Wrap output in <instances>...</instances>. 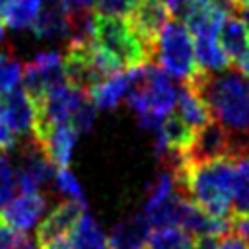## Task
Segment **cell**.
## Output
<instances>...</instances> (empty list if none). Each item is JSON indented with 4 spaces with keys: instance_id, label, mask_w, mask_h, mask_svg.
Segmentation results:
<instances>
[{
    "instance_id": "6da1fadb",
    "label": "cell",
    "mask_w": 249,
    "mask_h": 249,
    "mask_svg": "<svg viewBox=\"0 0 249 249\" xmlns=\"http://www.w3.org/2000/svg\"><path fill=\"white\" fill-rule=\"evenodd\" d=\"M187 84L198 91L210 119L231 134L235 158H245L249 152V78L233 68L216 74L198 70Z\"/></svg>"
},
{
    "instance_id": "7a4b0ae2",
    "label": "cell",
    "mask_w": 249,
    "mask_h": 249,
    "mask_svg": "<svg viewBox=\"0 0 249 249\" xmlns=\"http://www.w3.org/2000/svg\"><path fill=\"white\" fill-rule=\"evenodd\" d=\"M233 160L235 158H220L212 161L187 163L177 189L206 214L214 218H230Z\"/></svg>"
},
{
    "instance_id": "3957f363",
    "label": "cell",
    "mask_w": 249,
    "mask_h": 249,
    "mask_svg": "<svg viewBox=\"0 0 249 249\" xmlns=\"http://www.w3.org/2000/svg\"><path fill=\"white\" fill-rule=\"evenodd\" d=\"M91 41L97 47H101L107 54H111L123 66V70L152 62L148 49L136 37L126 18L101 16L95 12L93 27H91Z\"/></svg>"
},
{
    "instance_id": "277c9868",
    "label": "cell",
    "mask_w": 249,
    "mask_h": 249,
    "mask_svg": "<svg viewBox=\"0 0 249 249\" xmlns=\"http://www.w3.org/2000/svg\"><path fill=\"white\" fill-rule=\"evenodd\" d=\"M152 62H156L169 78L181 82H189L198 72L195 58V39L181 19L171 18L165 23L156 41Z\"/></svg>"
},
{
    "instance_id": "5b68a950",
    "label": "cell",
    "mask_w": 249,
    "mask_h": 249,
    "mask_svg": "<svg viewBox=\"0 0 249 249\" xmlns=\"http://www.w3.org/2000/svg\"><path fill=\"white\" fill-rule=\"evenodd\" d=\"M23 89L37 101L47 91L68 84L58 51H41L29 62L23 64Z\"/></svg>"
},
{
    "instance_id": "8992f818",
    "label": "cell",
    "mask_w": 249,
    "mask_h": 249,
    "mask_svg": "<svg viewBox=\"0 0 249 249\" xmlns=\"http://www.w3.org/2000/svg\"><path fill=\"white\" fill-rule=\"evenodd\" d=\"M185 158L189 163L212 161L220 158H235L233 138L220 123L210 119L195 132L193 142L185 152Z\"/></svg>"
},
{
    "instance_id": "52a82bcc",
    "label": "cell",
    "mask_w": 249,
    "mask_h": 249,
    "mask_svg": "<svg viewBox=\"0 0 249 249\" xmlns=\"http://www.w3.org/2000/svg\"><path fill=\"white\" fill-rule=\"evenodd\" d=\"M88 93L72 88L70 84L58 86L51 91H47L41 99L35 101L37 105V124H60V123H70L76 109L84 101Z\"/></svg>"
},
{
    "instance_id": "ba28073f",
    "label": "cell",
    "mask_w": 249,
    "mask_h": 249,
    "mask_svg": "<svg viewBox=\"0 0 249 249\" xmlns=\"http://www.w3.org/2000/svg\"><path fill=\"white\" fill-rule=\"evenodd\" d=\"M33 138L39 142L45 156L56 169L68 167L78 142V130L70 123L37 124L33 128Z\"/></svg>"
},
{
    "instance_id": "9c48e42d",
    "label": "cell",
    "mask_w": 249,
    "mask_h": 249,
    "mask_svg": "<svg viewBox=\"0 0 249 249\" xmlns=\"http://www.w3.org/2000/svg\"><path fill=\"white\" fill-rule=\"evenodd\" d=\"M136 37L144 43V47L150 53V58H154V47L156 41L165 27V23L171 19V12L163 0H140L132 14L126 18Z\"/></svg>"
},
{
    "instance_id": "30bf717a",
    "label": "cell",
    "mask_w": 249,
    "mask_h": 249,
    "mask_svg": "<svg viewBox=\"0 0 249 249\" xmlns=\"http://www.w3.org/2000/svg\"><path fill=\"white\" fill-rule=\"evenodd\" d=\"M47 210V196L41 191L16 193L2 208L0 222L16 231H29L35 228Z\"/></svg>"
},
{
    "instance_id": "8fae6325",
    "label": "cell",
    "mask_w": 249,
    "mask_h": 249,
    "mask_svg": "<svg viewBox=\"0 0 249 249\" xmlns=\"http://www.w3.org/2000/svg\"><path fill=\"white\" fill-rule=\"evenodd\" d=\"M37 119L35 99L23 89L16 88L14 91L0 97V121L16 134V136H33Z\"/></svg>"
},
{
    "instance_id": "7c38bea8",
    "label": "cell",
    "mask_w": 249,
    "mask_h": 249,
    "mask_svg": "<svg viewBox=\"0 0 249 249\" xmlns=\"http://www.w3.org/2000/svg\"><path fill=\"white\" fill-rule=\"evenodd\" d=\"M84 214H86V204L82 202H74V200L58 202L37 226L35 237L39 247H45L60 237H68Z\"/></svg>"
},
{
    "instance_id": "4fadbf2b",
    "label": "cell",
    "mask_w": 249,
    "mask_h": 249,
    "mask_svg": "<svg viewBox=\"0 0 249 249\" xmlns=\"http://www.w3.org/2000/svg\"><path fill=\"white\" fill-rule=\"evenodd\" d=\"M183 23L195 37H216L218 27L226 14L218 10L210 0H191L183 12Z\"/></svg>"
},
{
    "instance_id": "5bb4252c",
    "label": "cell",
    "mask_w": 249,
    "mask_h": 249,
    "mask_svg": "<svg viewBox=\"0 0 249 249\" xmlns=\"http://www.w3.org/2000/svg\"><path fill=\"white\" fill-rule=\"evenodd\" d=\"M31 31L37 39L45 41H70L72 37V21L70 16L54 2V4H43L39 16L35 18Z\"/></svg>"
},
{
    "instance_id": "9a60e30c",
    "label": "cell",
    "mask_w": 249,
    "mask_h": 249,
    "mask_svg": "<svg viewBox=\"0 0 249 249\" xmlns=\"http://www.w3.org/2000/svg\"><path fill=\"white\" fill-rule=\"evenodd\" d=\"M132 78H134L132 68L111 74V76L103 78L101 82H97L93 88H89L88 97L91 99L95 109H113L126 97V93L132 86Z\"/></svg>"
},
{
    "instance_id": "2e32d148",
    "label": "cell",
    "mask_w": 249,
    "mask_h": 249,
    "mask_svg": "<svg viewBox=\"0 0 249 249\" xmlns=\"http://www.w3.org/2000/svg\"><path fill=\"white\" fill-rule=\"evenodd\" d=\"M152 235V228L144 214H134L119 222L109 235V249H144Z\"/></svg>"
},
{
    "instance_id": "e0dca14e",
    "label": "cell",
    "mask_w": 249,
    "mask_h": 249,
    "mask_svg": "<svg viewBox=\"0 0 249 249\" xmlns=\"http://www.w3.org/2000/svg\"><path fill=\"white\" fill-rule=\"evenodd\" d=\"M175 115L191 128V130H198L202 124H206L210 121V113L204 105V101L200 99L198 91L183 82L177 88V99H175Z\"/></svg>"
},
{
    "instance_id": "ac0fdd59",
    "label": "cell",
    "mask_w": 249,
    "mask_h": 249,
    "mask_svg": "<svg viewBox=\"0 0 249 249\" xmlns=\"http://www.w3.org/2000/svg\"><path fill=\"white\" fill-rule=\"evenodd\" d=\"M216 37H218V43H220L222 51L228 54V58L231 62H235L249 49L247 27H245V23L235 14H230V16H226L222 19Z\"/></svg>"
},
{
    "instance_id": "d6986e66",
    "label": "cell",
    "mask_w": 249,
    "mask_h": 249,
    "mask_svg": "<svg viewBox=\"0 0 249 249\" xmlns=\"http://www.w3.org/2000/svg\"><path fill=\"white\" fill-rule=\"evenodd\" d=\"M193 39H195V58H196L198 70L216 74L230 68L231 60L222 51L218 37L210 35V37H193Z\"/></svg>"
},
{
    "instance_id": "ffe728a7",
    "label": "cell",
    "mask_w": 249,
    "mask_h": 249,
    "mask_svg": "<svg viewBox=\"0 0 249 249\" xmlns=\"http://www.w3.org/2000/svg\"><path fill=\"white\" fill-rule=\"evenodd\" d=\"M68 239L72 249H109V235L89 214L78 220Z\"/></svg>"
},
{
    "instance_id": "44dd1931",
    "label": "cell",
    "mask_w": 249,
    "mask_h": 249,
    "mask_svg": "<svg viewBox=\"0 0 249 249\" xmlns=\"http://www.w3.org/2000/svg\"><path fill=\"white\" fill-rule=\"evenodd\" d=\"M231 212L233 216H249V158L233 160Z\"/></svg>"
},
{
    "instance_id": "7402d4cb",
    "label": "cell",
    "mask_w": 249,
    "mask_h": 249,
    "mask_svg": "<svg viewBox=\"0 0 249 249\" xmlns=\"http://www.w3.org/2000/svg\"><path fill=\"white\" fill-rule=\"evenodd\" d=\"M41 8L43 0H10V6L2 16V21L10 29H31Z\"/></svg>"
},
{
    "instance_id": "603a6c76",
    "label": "cell",
    "mask_w": 249,
    "mask_h": 249,
    "mask_svg": "<svg viewBox=\"0 0 249 249\" xmlns=\"http://www.w3.org/2000/svg\"><path fill=\"white\" fill-rule=\"evenodd\" d=\"M148 249H193V237L183 228L152 230Z\"/></svg>"
},
{
    "instance_id": "cb8c5ba5",
    "label": "cell",
    "mask_w": 249,
    "mask_h": 249,
    "mask_svg": "<svg viewBox=\"0 0 249 249\" xmlns=\"http://www.w3.org/2000/svg\"><path fill=\"white\" fill-rule=\"evenodd\" d=\"M23 78V64L10 53L0 51V97L14 91Z\"/></svg>"
},
{
    "instance_id": "d4e9b609",
    "label": "cell",
    "mask_w": 249,
    "mask_h": 249,
    "mask_svg": "<svg viewBox=\"0 0 249 249\" xmlns=\"http://www.w3.org/2000/svg\"><path fill=\"white\" fill-rule=\"evenodd\" d=\"M53 187H56V191L64 196V200H74V202H82V204H86L84 191H82L78 179L74 177V173H72L68 167L56 169Z\"/></svg>"
},
{
    "instance_id": "484cf974",
    "label": "cell",
    "mask_w": 249,
    "mask_h": 249,
    "mask_svg": "<svg viewBox=\"0 0 249 249\" xmlns=\"http://www.w3.org/2000/svg\"><path fill=\"white\" fill-rule=\"evenodd\" d=\"M18 193L16 189V169L10 158L2 152L0 154V208Z\"/></svg>"
},
{
    "instance_id": "4316f807",
    "label": "cell",
    "mask_w": 249,
    "mask_h": 249,
    "mask_svg": "<svg viewBox=\"0 0 249 249\" xmlns=\"http://www.w3.org/2000/svg\"><path fill=\"white\" fill-rule=\"evenodd\" d=\"M140 0H95L93 10L101 16L128 18Z\"/></svg>"
},
{
    "instance_id": "83f0119b",
    "label": "cell",
    "mask_w": 249,
    "mask_h": 249,
    "mask_svg": "<svg viewBox=\"0 0 249 249\" xmlns=\"http://www.w3.org/2000/svg\"><path fill=\"white\" fill-rule=\"evenodd\" d=\"M93 121H95V105H93L91 99L86 95L84 101L80 103V107L76 109V113H74L70 124L78 130V134H82V132H89V130H91Z\"/></svg>"
},
{
    "instance_id": "f1b7e54d",
    "label": "cell",
    "mask_w": 249,
    "mask_h": 249,
    "mask_svg": "<svg viewBox=\"0 0 249 249\" xmlns=\"http://www.w3.org/2000/svg\"><path fill=\"white\" fill-rule=\"evenodd\" d=\"M231 233L249 245V216H233L231 218Z\"/></svg>"
},
{
    "instance_id": "f546056e",
    "label": "cell",
    "mask_w": 249,
    "mask_h": 249,
    "mask_svg": "<svg viewBox=\"0 0 249 249\" xmlns=\"http://www.w3.org/2000/svg\"><path fill=\"white\" fill-rule=\"evenodd\" d=\"M18 148V136L0 121V152H8V150H16Z\"/></svg>"
},
{
    "instance_id": "4dcf8cb0",
    "label": "cell",
    "mask_w": 249,
    "mask_h": 249,
    "mask_svg": "<svg viewBox=\"0 0 249 249\" xmlns=\"http://www.w3.org/2000/svg\"><path fill=\"white\" fill-rule=\"evenodd\" d=\"M12 249H41V247H39V243H37V237L29 235L27 231H18Z\"/></svg>"
},
{
    "instance_id": "1f68e13d",
    "label": "cell",
    "mask_w": 249,
    "mask_h": 249,
    "mask_svg": "<svg viewBox=\"0 0 249 249\" xmlns=\"http://www.w3.org/2000/svg\"><path fill=\"white\" fill-rule=\"evenodd\" d=\"M218 249H249V245L237 235H224L222 241L218 243Z\"/></svg>"
},
{
    "instance_id": "d6a6232c",
    "label": "cell",
    "mask_w": 249,
    "mask_h": 249,
    "mask_svg": "<svg viewBox=\"0 0 249 249\" xmlns=\"http://www.w3.org/2000/svg\"><path fill=\"white\" fill-rule=\"evenodd\" d=\"M218 237L214 235H198L193 239V249H218Z\"/></svg>"
},
{
    "instance_id": "836d02e7",
    "label": "cell",
    "mask_w": 249,
    "mask_h": 249,
    "mask_svg": "<svg viewBox=\"0 0 249 249\" xmlns=\"http://www.w3.org/2000/svg\"><path fill=\"white\" fill-rule=\"evenodd\" d=\"M171 12V16H183L185 8L191 4V0H163Z\"/></svg>"
},
{
    "instance_id": "e575fe53",
    "label": "cell",
    "mask_w": 249,
    "mask_h": 249,
    "mask_svg": "<svg viewBox=\"0 0 249 249\" xmlns=\"http://www.w3.org/2000/svg\"><path fill=\"white\" fill-rule=\"evenodd\" d=\"M218 10H222L226 16H230V14H235L237 12V6H235V2L233 0H210Z\"/></svg>"
},
{
    "instance_id": "d590c367",
    "label": "cell",
    "mask_w": 249,
    "mask_h": 249,
    "mask_svg": "<svg viewBox=\"0 0 249 249\" xmlns=\"http://www.w3.org/2000/svg\"><path fill=\"white\" fill-rule=\"evenodd\" d=\"M235 66H237V70H239L241 74H245V76L249 78V49L235 60Z\"/></svg>"
},
{
    "instance_id": "8d00e7d4",
    "label": "cell",
    "mask_w": 249,
    "mask_h": 249,
    "mask_svg": "<svg viewBox=\"0 0 249 249\" xmlns=\"http://www.w3.org/2000/svg\"><path fill=\"white\" fill-rule=\"evenodd\" d=\"M237 14H239V19L245 23V27H247V33H249V4H245V6H239V8H237Z\"/></svg>"
},
{
    "instance_id": "74e56055",
    "label": "cell",
    "mask_w": 249,
    "mask_h": 249,
    "mask_svg": "<svg viewBox=\"0 0 249 249\" xmlns=\"http://www.w3.org/2000/svg\"><path fill=\"white\" fill-rule=\"evenodd\" d=\"M8 6H10V0H0V19H2V16L6 14Z\"/></svg>"
},
{
    "instance_id": "f35d334b",
    "label": "cell",
    "mask_w": 249,
    "mask_h": 249,
    "mask_svg": "<svg viewBox=\"0 0 249 249\" xmlns=\"http://www.w3.org/2000/svg\"><path fill=\"white\" fill-rule=\"evenodd\" d=\"M4 41V23H2V19H0V43Z\"/></svg>"
},
{
    "instance_id": "ab89813d",
    "label": "cell",
    "mask_w": 249,
    "mask_h": 249,
    "mask_svg": "<svg viewBox=\"0 0 249 249\" xmlns=\"http://www.w3.org/2000/svg\"><path fill=\"white\" fill-rule=\"evenodd\" d=\"M235 2V6L239 8V6H245V4H249V0H233Z\"/></svg>"
},
{
    "instance_id": "60d3db41",
    "label": "cell",
    "mask_w": 249,
    "mask_h": 249,
    "mask_svg": "<svg viewBox=\"0 0 249 249\" xmlns=\"http://www.w3.org/2000/svg\"><path fill=\"white\" fill-rule=\"evenodd\" d=\"M245 158H249V152H247V156H245Z\"/></svg>"
},
{
    "instance_id": "b9f144b4",
    "label": "cell",
    "mask_w": 249,
    "mask_h": 249,
    "mask_svg": "<svg viewBox=\"0 0 249 249\" xmlns=\"http://www.w3.org/2000/svg\"><path fill=\"white\" fill-rule=\"evenodd\" d=\"M144 249H148V245H146V247H144Z\"/></svg>"
}]
</instances>
